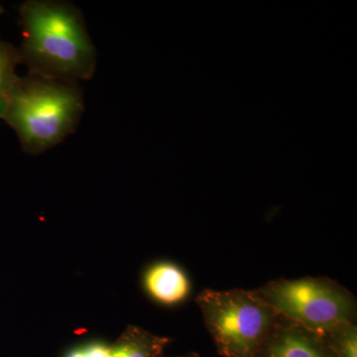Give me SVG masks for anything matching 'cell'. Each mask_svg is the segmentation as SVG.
Returning a JSON list of instances; mask_svg holds the SVG:
<instances>
[{"instance_id": "1", "label": "cell", "mask_w": 357, "mask_h": 357, "mask_svg": "<svg viewBox=\"0 0 357 357\" xmlns=\"http://www.w3.org/2000/svg\"><path fill=\"white\" fill-rule=\"evenodd\" d=\"M20 18L23 41L18 50L29 75L72 83L93 76L96 47L76 6L28 0L20 7Z\"/></svg>"}, {"instance_id": "2", "label": "cell", "mask_w": 357, "mask_h": 357, "mask_svg": "<svg viewBox=\"0 0 357 357\" xmlns=\"http://www.w3.org/2000/svg\"><path fill=\"white\" fill-rule=\"evenodd\" d=\"M84 109L77 83L28 75L18 77L1 119L17 134L26 153L39 155L76 130Z\"/></svg>"}, {"instance_id": "3", "label": "cell", "mask_w": 357, "mask_h": 357, "mask_svg": "<svg viewBox=\"0 0 357 357\" xmlns=\"http://www.w3.org/2000/svg\"><path fill=\"white\" fill-rule=\"evenodd\" d=\"M196 302L222 357H255L280 317L255 290L204 289Z\"/></svg>"}, {"instance_id": "4", "label": "cell", "mask_w": 357, "mask_h": 357, "mask_svg": "<svg viewBox=\"0 0 357 357\" xmlns=\"http://www.w3.org/2000/svg\"><path fill=\"white\" fill-rule=\"evenodd\" d=\"M255 292L279 316L319 335L356 323V298L328 277L278 279Z\"/></svg>"}, {"instance_id": "5", "label": "cell", "mask_w": 357, "mask_h": 357, "mask_svg": "<svg viewBox=\"0 0 357 357\" xmlns=\"http://www.w3.org/2000/svg\"><path fill=\"white\" fill-rule=\"evenodd\" d=\"M255 357H335L325 340L283 317H279Z\"/></svg>"}, {"instance_id": "6", "label": "cell", "mask_w": 357, "mask_h": 357, "mask_svg": "<svg viewBox=\"0 0 357 357\" xmlns=\"http://www.w3.org/2000/svg\"><path fill=\"white\" fill-rule=\"evenodd\" d=\"M143 287L152 300L167 307L183 304L192 292L191 281L184 269L169 261L150 265L143 274Z\"/></svg>"}, {"instance_id": "7", "label": "cell", "mask_w": 357, "mask_h": 357, "mask_svg": "<svg viewBox=\"0 0 357 357\" xmlns=\"http://www.w3.org/2000/svg\"><path fill=\"white\" fill-rule=\"evenodd\" d=\"M172 338L161 337L137 326H128L110 345V357H165Z\"/></svg>"}, {"instance_id": "8", "label": "cell", "mask_w": 357, "mask_h": 357, "mask_svg": "<svg viewBox=\"0 0 357 357\" xmlns=\"http://www.w3.org/2000/svg\"><path fill=\"white\" fill-rule=\"evenodd\" d=\"M20 63V50L13 45L0 41V119L20 77L16 75V67Z\"/></svg>"}, {"instance_id": "9", "label": "cell", "mask_w": 357, "mask_h": 357, "mask_svg": "<svg viewBox=\"0 0 357 357\" xmlns=\"http://www.w3.org/2000/svg\"><path fill=\"white\" fill-rule=\"evenodd\" d=\"M321 337L335 357H357L356 323L338 326Z\"/></svg>"}, {"instance_id": "10", "label": "cell", "mask_w": 357, "mask_h": 357, "mask_svg": "<svg viewBox=\"0 0 357 357\" xmlns=\"http://www.w3.org/2000/svg\"><path fill=\"white\" fill-rule=\"evenodd\" d=\"M173 357H202L197 352H190V354H181V356H176Z\"/></svg>"}, {"instance_id": "11", "label": "cell", "mask_w": 357, "mask_h": 357, "mask_svg": "<svg viewBox=\"0 0 357 357\" xmlns=\"http://www.w3.org/2000/svg\"><path fill=\"white\" fill-rule=\"evenodd\" d=\"M2 13V8H1V6H0V14H1Z\"/></svg>"}]
</instances>
